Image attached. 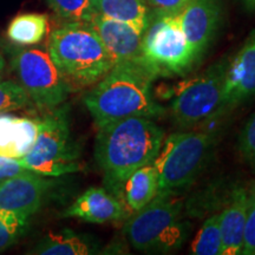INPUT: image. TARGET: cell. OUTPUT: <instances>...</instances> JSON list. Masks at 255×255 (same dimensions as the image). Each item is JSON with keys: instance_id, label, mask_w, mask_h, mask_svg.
I'll use <instances>...</instances> for the list:
<instances>
[{"instance_id": "cell-1", "label": "cell", "mask_w": 255, "mask_h": 255, "mask_svg": "<svg viewBox=\"0 0 255 255\" xmlns=\"http://www.w3.org/2000/svg\"><path fill=\"white\" fill-rule=\"evenodd\" d=\"M163 138V130L146 117H130L98 127L95 159L103 171L105 189L123 200L127 178L154 162Z\"/></svg>"}, {"instance_id": "cell-2", "label": "cell", "mask_w": 255, "mask_h": 255, "mask_svg": "<svg viewBox=\"0 0 255 255\" xmlns=\"http://www.w3.org/2000/svg\"><path fill=\"white\" fill-rule=\"evenodd\" d=\"M155 79L154 73L141 62L115 64L84 97L96 126L130 117L152 120L162 116L163 108L152 96Z\"/></svg>"}, {"instance_id": "cell-3", "label": "cell", "mask_w": 255, "mask_h": 255, "mask_svg": "<svg viewBox=\"0 0 255 255\" xmlns=\"http://www.w3.org/2000/svg\"><path fill=\"white\" fill-rule=\"evenodd\" d=\"M51 59L73 88L95 85L116 64L90 23H66L51 33Z\"/></svg>"}, {"instance_id": "cell-4", "label": "cell", "mask_w": 255, "mask_h": 255, "mask_svg": "<svg viewBox=\"0 0 255 255\" xmlns=\"http://www.w3.org/2000/svg\"><path fill=\"white\" fill-rule=\"evenodd\" d=\"M182 200L174 193L157 194L151 202L132 213L123 232L129 244L145 253H171L186 242L190 225L182 218Z\"/></svg>"}, {"instance_id": "cell-5", "label": "cell", "mask_w": 255, "mask_h": 255, "mask_svg": "<svg viewBox=\"0 0 255 255\" xmlns=\"http://www.w3.org/2000/svg\"><path fill=\"white\" fill-rule=\"evenodd\" d=\"M69 114V105H59L37 120L36 143L26 156L19 159L25 169L45 177L81 170V148L72 137Z\"/></svg>"}, {"instance_id": "cell-6", "label": "cell", "mask_w": 255, "mask_h": 255, "mask_svg": "<svg viewBox=\"0 0 255 255\" xmlns=\"http://www.w3.org/2000/svg\"><path fill=\"white\" fill-rule=\"evenodd\" d=\"M214 137L205 131L175 132L163 139L154 159L158 194L176 193L190 186L212 156Z\"/></svg>"}, {"instance_id": "cell-7", "label": "cell", "mask_w": 255, "mask_h": 255, "mask_svg": "<svg viewBox=\"0 0 255 255\" xmlns=\"http://www.w3.org/2000/svg\"><path fill=\"white\" fill-rule=\"evenodd\" d=\"M141 63L156 78L184 76L199 63L177 14L152 9L151 19L142 36Z\"/></svg>"}, {"instance_id": "cell-8", "label": "cell", "mask_w": 255, "mask_h": 255, "mask_svg": "<svg viewBox=\"0 0 255 255\" xmlns=\"http://www.w3.org/2000/svg\"><path fill=\"white\" fill-rule=\"evenodd\" d=\"M228 58H223L187 82L171 102L175 123L189 128L221 114Z\"/></svg>"}, {"instance_id": "cell-9", "label": "cell", "mask_w": 255, "mask_h": 255, "mask_svg": "<svg viewBox=\"0 0 255 255\" xmlns=\"http://www.w3.org/2000/svg\"><path fill=\"white\" fill-rule=\"evenodd\" d=\"M12 68L30 100L40 109H55L68 100L72 87L49 52L41 49L20 50L12 58Z\"/></svg>"}, {"instance_id": "cell-10", "label": "cell", "mask_w": 255, "mask_h": 255, "mask_svg": "<svg viewBox=\"0 0 255 255\" xmlns=\"http://www.w3.org/2000/svg\"><path fill=\"white\" fill-rule=\"evenodd\" d=\"M222 14L221 0H189L177 13L181 28L199 62L218 34Z\"/></svg>"}, {"instance_id": "cell-11", "label": "cell", "mask_w": 255, "mask_h": 255, "mask_svg": "<svg viewBox=\"0 0 255 255\" xmlns=\"http://www.w3.org/2000/svg\"><path fill=\"white\" fill-rule=\"evenodd\" d=\"M255 96V28L235 55L228 58L221 114H227Z\"/></svg>"}, {"instance_id": "cell-12", "label": "cell", "mask_w": 255, "mask_h": 255, "mask_svg": "<svg viewBox=\"0 0 255 255\" xmlns=\"http://www.w3.org/2000/svg\"><path fill=\"white\" fill-rule=\"evenodd\" d=\"M52 181L33 171H25L0 183V208L25 218L36 214L46 199Z\"/></svg>"}, {"instance_id": "cell-13", "label": "cell", "mask_w": 255, "mask_h": 255, "mask_svg": "<svg viewBox=\"0 0 255 255\" xmlns=\"http://www.w3.org/2000/svg\"><path fill=\"white\" fill-rule=\"evenodd\" d=\"M128 209L122 200L105 188H89L64 212V216L77 218L97 225L120 222L127 218Z\"/></svg>"}, {"instance_id": "cell-14", "label": "cell", "mask_w": 255, "mask_h": 255, "mask_svg": "<svg viewBox=\"0 0 255 255\" xmlns=\"http://www.w3.org/2000/svg\"><path fill=\"white\" fill-rule=\"evenodd\" d=\"M90 24L109 50L115 62H141L142 33L115 19L96 13Z\"/></svg>"}, {"instance_id": "cell-15", "label": "cell", "mask_w": 255, "mask_h": 255, "mask_svg": "<svg viewBox=\"0 0 255 255\" xmlns=\"http://www.w3.org/2000/svg\"><path fill=\"white\" fill-rule=\"evenodd\" d=\"M248 205L247 188L237 187L231 193L228 203L220 213L222 235V255L241 254L246 226Z\"/></svg>"}, {"instance_id": "cell-16", "label": "cell", "mask_w": 255, "mask_h": 255, "mask_svg": "<svg viewBox=\"0 0 255 255\" xmlns=\"http://www.w3.org/2000/svg\"><path fill=\"white\" fill-rule=\"evenodd\" d=\"M38 136V121L0 114V156L21 159Z\"/></svg>"}, {"instance_id": "cell-17", "label": "cell", "mask_w": 255, "mask_h": 255, "mask_svg": "<svg viewBox=\"0 0 255 255\" xmlns=\"http://www.w3.org/2000/svg\"><path fill=\"white\" fill-rule=\"evenodd\" d=\"M96 13L128 24L143 34L152 15L145 0H92Z\"/></svg>"}, {"instance_id": "cell-18", "label": "cell", "mask_w": 255, "mask_h": 255, "mask_svg": "<svg viewBox=\"0 0 255 255\" xmlns=\"http://www.w3.org/2000/svg\"><path fill=\"white\" fill-rule=\"evenodd\" d=\"M158 194V174L154 163L138 168L127 178L123 187V200L128 212L136 213Z\"/></svg>"}, {"instance_id": "cell-19", "label": "cell", "mask_w": 255, "mask_h": 255, "mask_svg": "<svg viewBox=\"0 0 255 255\" xmlns=\"http://www.w3.org/2000/svg\"><path fill=\"white\" fill-rule=\"evenodd\" d=\"M32 253L40 255H88L96 253V247L89 238L65 229L41 239Z\"/></svg>"}, {"instance_id": "cell-20", "label": "cell", "mask_w": 255, "mask_h": 255, "mask_svg": "<svg viewBox=\"0 0 255 255\" xmlns=\"http://www.w3.org/2000/svg\"><path fill=\"white\" fill-rule=\"evenodd\" d=\"M49 19L45 14L23 13L18 14L9 21L7 38L18 45H34L45 37Z\"/></svg>"}, {"instance_id": "cell-21", "label": "cell", "mask_w": 255, "mask_h": 255, "mask_svg": "<svg viewBox=\"0 0 255 255\" xmlns=\"http://www.w3.org/2000/svg\"><path fill=\"white\" fill-rule=\"evenodd\" d=\"M190 253L195 255H222L220 214H214L206 220L191 244Z\"/></svg>"}, {"instance_id": "cell-22", "label": "cell", "mask_w": 255, "mask_h": 255, "mask_svg": "<svg viewBox=\"0 0 255 255\" xmlns=\"http://www.w3.org/2000/svg\"><path fill=\"white\" fill-rule=\"evenodd\" d=\"M51 9L68 23H90L96 14L91 0H45Z\"/></svg>"}, {"instance_id": "cell-23", "label": "cell", "mask_w": 255, "mask_h": 255, "mask_svg": "<svg viewBox=\"0 0 255 255\" xmlns=\"http://www.w3.org/2000/svg\"><path fill=\"white\" fill-rule=\"evenodd\" d=\"M27 218L0 208V252L11 247L24 234Z\"/></svg>"}, {"instance_id": "cell-24", "label": "cell", "mask_w": 255, "mask_h": 255, "mask_svg": "<svg viewBox=\"0 0 255 255\" xmlns=\"http://www.w3.org/2000/svg\"><path fill=\"white\" fill-rule=\"evenodd\" d=\"M30 101L26 91L19 83L0 81V114L27 107Z\"/></svg>"}, {"instance_id": "cell-25", "label": "cell", "mask_w": 255, "mask_h": 255, "mask_svg": "<svg viewBox=\"0 0 255 255\" xmlns=\"http://www.w3.org/2000/svg\"><path fill=\"white\" fill-rule=\"evenodd\" d=\"M238 149L244 161L255 170V113L242 128L239 135Z\"/></svg>"}, {"instance_id": "cell-26", "label": "cell", "mask_w": 255, "mask_h": 255, "mask_svg": "<svg viewBox=\"0 0 255 255\" xmlns=\"http://www.w3.org/2000/svg\"><path fill=\"white\" fill-rule=\"evenodd\" d=\"M248 205L242 255H255V181L247 188Z\"/></svg>"}, {"instance_id": "cell-27", "label": "cell", "mask_w": 255, "mask_h": 255, "mask_svg": "<svg viewBox=\"0 0 255 255\" xmlns=\"http://www.w3.org/2000/svg\"><path fill=\"white\" fill-rule=\"evenodd\" d=\"M25 171H27V169L21 165L19 159L0 156V183L8 178L23 174Z\"/></svg>"}, {"instance_id": "cell-28", "label": "cell", "mask_w": 255, "mask_h": 255, "mask_svg": "<svg viewBox=\"0 0 255 255\" xmlns=\"http://www.w3.org/2000/svg\"><path fill=\"white\" fill-rule=\"evenodd\" d=\"M154 11L177 14L189 0H145Z\"/></svg>"}, {"instance_id": "cell-29", "label": "cell", "mask_w": 255, "mask_h": 255, "mask_svg": "<svg viewBox=\"0 0 255 255\" xmlns=\"http://www.w3.org/2000/svg\"><path fill=\"white\" fill-rule=\"evenodd\" d=\"M240 1L248 11H255V0H240Z\"/></svg>"}, {"instance_id": "cell-30", "label": "cell", "mask_w": 255, "mask_h": 255, "mask_svg": "<svg viewBox=\"0 0 255 255\" xmlns=\"http://www.w3.org/2000/svg\"><path fill=\"white\" fill-rule=\"evenodd\" d=\"M5 73V59L2 57L1 53H0V81L2 79V76Z\"/></svg>"}, {"instance_id": "cell-31", "label": "cell", "mask_w": 255, "mask_h": 255, "mask_svg": "<svg viewBox=\"0 0 255 255\" xmlns=\"http://www.w3.org/2000/svg\"><path fill=\"white\" fill-rule=\"evenodd\" d=\"M91 1H92V0H91Z\"/></svg>"}]
</instances>
